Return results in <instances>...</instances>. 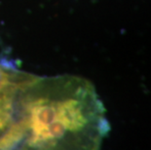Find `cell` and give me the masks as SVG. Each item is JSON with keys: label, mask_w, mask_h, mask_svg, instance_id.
Returning <instances> with one entry per match:
<instances>
[{"label": "cell", "mask_w": 151, "mask_h": 150, "mask_svg": "<svg viewBox=\"0 0 151 150\" xmlns=\"http://www.w3.org/2000/svg\"><path fill=\"white\" fill-rule=\"evenodd\" d=\"M95 86L74 75L35 77L22 89L0 149H99L110 133Z\"/></svg>", "instance_id": "6da1fadb"}, {"label": "cell", "mask_w": 151, "mask_h": 150, "mask_svg": "<svg viewBox=\"0 0 151 150\" xmlns=\"http://www.w3.org/2000/svg\"><path fill=\"white\" fill-rule=\"evenodd\" d=\"M22 89H10L0 92V145L15 124L18 98Z\"/></svg>", "instance_id": "7a4b0ae2"}, {"label": "cell", "mask_w": 151, "mask_h": 150, "mask_svg": "<svg viewBox=\"0 0 151 150\" xmlns=\"http://www.w3.org/2000/svg\"><path fill=\"white\" fill-rule=\"evenodd\" d=\"M34 78L35 76L20 71L14 66L9 65L8 62L0 60V92L24 88Z\"/></svg>", "instance_id": "3957f363"}]
</instances>
